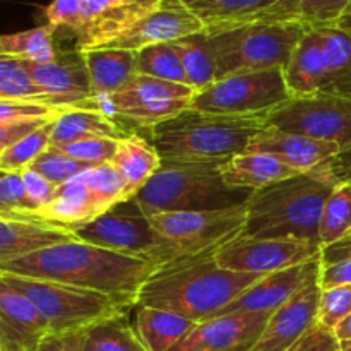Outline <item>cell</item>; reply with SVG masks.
I'll return each mask as SVG.
<instances>
[{
	"mask_svg": "<svg viewBox=\"0 0 351 351\" xmlns=\"http://www.w3.org/2000/svg\"><path fill=\"white\" fill-rule=\"evenodd\" d=\"M307 29L298 23H252L208 33L216 79L239 72L285 69Z\"/></svg>",
	"mask_w": 351,
	"mask_h": 351,
	"instance_id": "obj_7",
	"label": "cell"
},
{
	"mask_svg": "<svg viewBox=\"0 0 351 351\" xmlns=\"http://www.w3.org/2000/svg\"><path fill=\"white\" fill-rule=\"evenodd\" d=\"M350 3L351 0H280L245 24L298 23L305 27L335 26Z\"/></svg>",
	"mask_w": 351,
	"mask_h": 351,
	"instance_id": "obj_28",
	"label": "cell"
},
{
	"mask_svg": "<svg viewBox=\"0 0 351 351\" xmlns=\"http://www.w3.org/2000/svg\"><path fill=\"white\" fill-rule=\"evenodd\" d=\"M53 34L55 29L48 24L19 33L3 34L0 38V55L33 64H48L58 55L53 47Z\"/></svg>",
	"mask_w": 351,
	"mask_h": 351,
	"instance_id": "obj_34",
	"label": "cell"
},
{
	"mask_svg": "<svg viewBox=\"0 0 351 351\" xmlns=\"http://www.w3.org/2000/svg\"><path fill=\"white\" fill-rule=\"evenodd\" d=\"M48 336L50 324L36 305L0 283V351H38Z\"/></svg>",
	"mask_w": 351,
	"mask_h": 351,
	"instance_id": "obj_20",
	"label": "cell"
},
{
	"mask_svg": "<svg viewBox=\"0 0 351 351\" xmlns=\"http://www.w3.org/2000/svg\"><path fill=\"white\" fill-rule=\"evenodd\" d=\"M34 206L24 187L21 171H2L0 177V215L29 213Z\"/></svg>",
	"mask_w": 351,
	"mask_h": 351,
	"instance_id": "obj_46",
	"label": "cell"
},
{
	"mask_svg": "<svg viewBox=\"0 0 351 351\" xmlns=\"http://www.w3.org/2000/svg\"><path fill=\"white\" fill-rule=\"evenodd\" d=\"M341 351H351V343H341Z\"/></svg>",
	"mask_w": 351,
	"mask_h": 351,
	"instance_id": "obj_55",
	"label": "cell"
},
{
	"mask_svg": "<svg viewBox=\"0 0 351 351\" xmlns=\"http://www.w3.org/2000/svg\"><path fill=\"white\" fill-rule=\"evenodd\" d=\"M101 215V209L96 204L88 185L81 180V177H75L67 184L57 187L53 199L43 208L29 213H10L0 216H23L69 230H77L79 226L93 221Z\"/></svg>",
	"mask_w": 351,
	"mask_h": 351,
	"instance_id": "obj_23",
	"label": "cell"
},
{
	"mask_svg": "<svg viewBox=\"0 0 351 351\" xmlns=\"http://www.w3.org/2000/svg\"><path fill=\"white\" fill-rule=\"evenodd\" d=\"M267 125L315 141L351 144V99L332 95L290 96L266 115Z\"/></svg>",
	"mask_w": 351,
	"mask_h": 351,
	"instance_id": "obj_11",
	"label": "cell"
},
{
	"mask_svg": "<svg viewBox=\"0 0 351 351\" xmlns=\"http://www.w3.org/2000/svg\"><path fill=\"white\" fill-rule=\"evenodd\" d=\"M204 23L206 33H218L249 23L280 0H182Z\"/></svg>",
	"mask_w": 351,
	"mask_h": 351,
	"instance_id": "obj_31",
	"label": "cell"
},
{
	"mask_svg": "<svg viewBox=\"0 0 351 351\" xmlns=\"http://www.w3.org/2000/svg\"><path fill=\"white\" fill-rule=\"evenodd\" d=\"M271 315L228 314L199 322L170 351H250Z\"/></svg>",
	"mask_w": 351,
	"mask_h": 351,
	"instance_id": "obj_17",
	"label": "cell"
},
{
	"mask_svg": "<svg viewBox=\"0 0 351 351\" xmlns=\"http://www.w3.org/2000/svg\"><path fill=\"white\" fill-rule=\"evenodd\" d=\"M136 71L137 74L151 75V77L178 82V84H187L180 55H178L173 43L151 45V47L137 51Z\"/></svg>",
	"mask_w": 351,
	"mask_h": 351,
	"instance_id": "obj_38",
	"label": "cell"
},
{
	"mask_svg": "<svg viewBox=\"0 0 351 351\" xmlns=\"http://www.w3.org/2000/svg\"><path fill=\"white\" fill-rule=\"evenodd\" d=\"M65 108L34 101H5L0 99V123L24 122V120H48L53 122Z\"/></svg>",
	"mask_w": 351,
	"mask_h": 351,
	"instance_id": "obj_45",
	"label": "cell"
},
{
	"mask_svg": "<svg viewBox=\"0 0 351 351\" xmlns=\"http://www.w3.org/2000/svg\"><path fill=\"white\" fill-rule=\"evenodd\" d=\"M81 240L74 230L23 216H0V264Z\"/></svg>",
	"mask_w": 351,
	"mask_h": 351,
	"instance_id": "obj_22",
	"label": "cell"
},
{
	"mask_svg": "<svg viewBox=\"0 0 351 351\" xmlns=\"http://www.w3.org/2000/svg\"><path fill=\"white\" fill-rule=\"evenodd\" d=\"M134 311L132 328L147 351H170L199 324L163 308L137 305Z\"/></svg>",
	"mask_w": 351,
	"mask_h": 351,
	"instance_id": "obj_27",
	"label": "cell"
},
{
	"mask_svg": "<svg viewBox=\"0 0 351 351\" xmlns=\"http://www.w3.org/2000/svg\"><path fill=\"white\" fill-rule=\"evenodd\" d=\"M348 235H351V180L336 185L326 201L319 223V242L324 247Z\"/></svg>",
	"mask_w": 351,
	"mask_h": 351,
	"instance_id": "obj_37",
	"label": "cell"
},
{
	"mask_svg": "<svg viewBox=\"0 0 351 351\" xmlns=\"http://www.w3.org/2000/svg\"><path fill=\"white\" fill-rule=\"evenodd\" d=\"M267 115V113H266ZM266 115H215L187 108L151 129L161 160L226 163L245 153L250 141L267 129Z\"/></svg>",
	"mask_w": 351,
	"mask_h": 351,
	"instance_id": "obj_4",
	"label": "cell"
},
{
	"mask_svg": "<svg viewBox=\"0 0 351 351\" xmlns=\"http://www.w3.org/2000/svg\"><path fill=\"white\" fill-rule=\"evenodd\" d=\"M336 185L338 182L326 167L254 191L247 202L243 235L252 239H298L321 245L319 223L326 201Z\"/></svg>",
	"mask_w": 351,
	"mask_h": 351,
	"instance_id": "obj_3",
	"label": "cell"
},
{
	"mask_svg": "<svg viewBox=\"0 0 351 351\" xmlns=\"http://www.w3.org/2000/svg\"><path fill=\"white\" fill-rule=\"evenodd\" d=\"M29 168L36 171V173H40L41 177L47 178L48 182H51L55 187H60V185L67 184L72 178L79 177L82 171L93 167L88 163H82V161L74 160V158L65 154L58 147L50 146L29 165Z\"/></svg>",
	"mask_w": 351,
	"mask_h": 351,
	"instance_id": "obj_42",
	"label": "cell"
},
{
	"mask_svg": "<svg viewBox=\"0 0 351 351\" xmlns=\"http://www.w3.org/2000/svg\"><path fill=\"white\" fill-rule=\"evenodd\" d=\"M221 177L226 185L247 191H259V189L273 185L276 182L302 175L293 170L280 158L267 153H242L233 156L219 167Z\"/></svg>",
	"mask_w": 351,
	"mask_h": 351,
	"instance_id": "obj_26",
	"label": "cell"
},
{
	"mask_svg": "<svg viewBox=\"0 0 351 351\" xmlns=\"http://www.w3.org/2000/svg\"><path fill=\"white\" fill-rule=\"evenodd\" d=\"M129 134L120 129L113 119L98 110L89 108H67L57 117L51 132V146L62 147L65 144L77 143L84 139H123Z\"/></svg>",
	"mask_w": 351,
	"mask_h": 351,
	"instance_id": "obj_29",
	"label": "cell"
},
{
	"mask_svg": "<svg viewBox=\"0 0 351 351\" xmlns=\"http://www.w3.org/2000/svg\"><path fill=\"white\" fill-rule=\"evenodd\" d=\"M81 55L91 81L93 99L110 98L137 74V51L96 48L81 51Z\"/></svg>",
	"mask_w": 351,
	"mask_h": 351,
	"instance_id": "obj_25",
	"label": "cell"
},
{
	"mask_svg": "<svg viewBox=\"0 0 351 351\" xmlns=\"http://www.w3.org/2000/svg\"><path fill=\"white\" fill-rule=\"evenodd\" d=\"M158 269V264L146 259L113 252L82 240L0 264V271L5 273L58 281L136 304L141 288Z\"/></svg>",
	"mask_w": 351,
	"mask_h": 351,
	"instance_id": "obj_1",
	"label": "cell"
},
{
	"mask_svg": "<svg viewBox=\"0 0 351 351\" xmlns=\"http://www.w3.org/2000/svg\"><path fill=\"white\" fill-rule=\"evenodd\" d=\"M79 177L89 187L103 215L108 209L120 204V202L130 201L129 194H127L125 182H123V178L120 177V173L112 163L88 168Z\"/></svg>",
	"mask_w": 351,
	"mask_h": 351,
	"instance_id": "obj_39",
	"label": "cell"
},
{
	"mask_svg": "<svg viewBox=\"0 0 351 351\" xmlns=\"http://www.w3.org/2000/svg\"><path fill=\"white\" fill-rule=\"evenodd\" d=\"M321 281L314 278L290 302L271 314L263 335L250 351H290L317 324Z\"/></svg>",
	"mask_w": 351,
	"mask_h": 351,
	"instance_id": "obj_18",
	"label": "cell"
},
{
	"mask_svg": "<svg viewBox=\"0 0 351 351\" xmlns=\"http://www.w3.org/2000/svg\"><path fill=\"white\" fill-rule=\"evenodd\" d=\"M319 281L322 288L351 285V235L322 247L319 254Z\"/></svg>",
	"mask_w": 351,
	"mask_h": 351,
	"instance_id": "obj_40",
	"label": "cell"
},
{
	"mask_svg": "<svg viewBox=\"0 0 351 351\" xmlns=\"http://www.w3.org/2000/svg\"><path fill=\"white\" fill-rule=\"evenodd\" d=\"M38 351H82V332L67 336H48Z\"/></svg>",
	"mask_w": 351,
	"mask_h": 351,
	"instance_id": "obj_51",
	"label": "cell"
},
{
	"mask_svg": "<svg viewBox=\"0 0 351 351\" xmlns=\"http://www.w3.org/2000/svg\"><path fill=\"white\" fill-rule=\"evenodd\" d=\"M0 99L51 105L50 96L34 82L24 62L3 55H0Z\"/></svg>",
	"mask_w": 351,
	"mask_h": 351,
	"instance_id": "obj_36",
	"label": "cell"
},
{
	"mask_svg": "<svg viewBox=\"0 0 351 351\" xmlns=\"http://www.w3.org/2000/svg\"><path fill=\"white\" fill-rule=\"evenodd\" d=\"M216 161L161 160L151 180L137 192L134 201L146 213L218 211L247 206L252 191L230 187Z\"/></svg>",
	"mask_w": 351,
	"mask_h": 351,
	"instance_id": "obj_5",
	"label": "cell"
},
{
	"mask_svg": "<svg viewBox=\"0 0 351 351\" xmlns=\"http://www.w3.org/2000/svg\"><path fill=\"white\" fill-rule=\"evenodd\" d=\"M82 351H147L127 315L110 319L82 332Z\"/></svg>",
	"mask_w": 351,
	"mask_h": 351,
	"instance_id": "obj_35",
	"label": "cell"
},
{
	"mask_svg": "<svg viewBox=\"0 0 351 351\" xmlns=\"http://www.w3.org/2000/svg\"><path fill=\"white\" fill-rule=\"evenodd\" d=\"M290 351H341V343L335 332L315 324Z\"/></svg>",
	"mask_w": 351,
	"mask_h": 351,
	"instance_id": "obj_50",
	"label": "cell"
},
{
	"mask_svg": "<svg viewBox=\"0 0 351 351\" xmlns=\"http://www.w3.org/2000/svg\"><path fill=\"white\" fill-rule=\"evenodd\" d=\"M219 249L180 257L160 267L141 288L137 305L163 308L195 322L216 317L226 305L266 276L225 269L216 261Z\"/></svg>",
	"mask_w": 351,
	"mask_h": 351,
	"instance_id": "obj_2",
	"label": "cell"
},
{
	"mask_svg": "<svg viewBox=\"0 0 351 351\" xmlns=\"http://www.w3.org/2000/svg\"><path fill=\"white\" fill-rule=\"evenodd\" d=\"M319 276V257L285 271L266 274L239 298L226 305L218 315L264 314L271 315L290 302L302 288ZM216 315V317H218Z\"/></svg>",
	"mask_w": 351,
	"mask_h": 351,
	"instance_id": "obj_15",
	"label": "cell"
},
{
	"mask_svg": "<svg viewBox=\"0 0 351 351\" xmlns=\"http://www.w3.org/2000/svg\"><path fill=\"white\" fill-rule=\"evenodd\" d=\"M149 219L153 228L173 243L182 257L199 256L243 235L247 206L218 211L161 213Z\"/></svg>",
	"mask_w": 351,
	"mask_h": 351,
	"instance_id": "obj_12",
	"label": "cell"
},
{
	"mask_svg": "<svg viewBox=\"0 0 351 351\" xmlns=\"http://www.w3.org/2000/svg\"><path fill=\"white\" fill-rule=\"evenodd\" d=\"M161 0H81L82 29L75 50H96L160 5Z\"/></svg>",
	"mask_w": 351,
	"mask_h": 351,
	"instance_id": "obj_16",
	"label": "cell"
},
{
	"mask_svg": "<svg viewBox=\"0 0 351 351\" xmlns=\"http://www.w3.org/2000/svg\"><path fill=\"white\" fill-rule=\"evenodd\" d=\"M55 122V120H53ZM50 123L48 120H24V122H9L0 123V153L9 149L16 143L23 141L24 137L31 136L38 129Z\"/></svg>",
	"mask_w": 351,
	"mask_h": 351,
	"instance_id": "obj_49",
	"label": "cell"
},
{
	"mask_svg": "<svg viewBox=\"0 0 351 351\" xmlns=\"http://www.w3.org/2000/svg\"><path fill=\"white\" fill-rule=\"evenodd\" d=\"M351 314V285L322 288L319 300L317 326L335 332L339 322Z\"/></svg>",
	"mask_w": 351,
	"mask_h": 351,
	"instance_id": "obj_43",
	"label": "cell"
},
{
	"mask_svg": "<svg viewBox=\"0 0 351 351\" xmlns=\"http://www.w3.org/2000/svg\"><path fill=\"white\" fill-rule=\"evenodd\" d=\"M324 45L326 79L322 95L351 99V36L338 26L319 27Z\"/></svg>",
	"mask_w": 351,
	"mask_h": 351,
	"instance_id": "obj_32",
	"label": "cell"
},
{
	"mask_svg": "<svg viewBox=\"0 0 351 351\" xmlns=\"http://www.w3.org/2000/svg\"><path fill=\"white\" fill-rule=\"evenodd\" d=\"M335 336L339 343H351V314L335 329Z\"/></svg>",
	"mask_w": 351,
	"mask_h": 351,
	"instance_id": "obj_53",
	"label": "cell"
},
{
	"mask_svg": "<svg viewBox=\"0 0 351 351\" xmlns=\"http://www.w3.org/2000/svg\"><path fill=\"white\" fill-rule=\"evenodd\" d=\"M24 62V60H23ZM34 82L50 96L51 105L81 108L91 98V81L81 51H58L48 64L24 62Z\"/></svg>",
	"mask_w": 351,
	"mask_h": 351,
	"instance_id": "obj_19",
	"label": "cell"
},
{
	"mask_svg": "<svg viewBox=\"0 0 351 351\" xmlns=\"http://www.w3.org/2000/svg\"><path fill=\"white\" fill-rule=\"evenodd\" d=\"M0 283L9 285L29 298L45 315L53 336L84 332L99 322L129 315V312L137 307L132 300H123L58 281L19 276L5 271H0Z\"/></svg>",
	"mask_w": 351,
	"mask_h": 351,
	"instance_id": "obj_6",
	"label": "cell"
},
{
	"mask_svg": "<svg viewBox=\"0 0 351 351\" xmlns=\"http://www.w3.org/2000/svg\"><path fill=\"white\" fill-rule=\"evenodd\" d=\"M180 55L187 84L195 91L208 88L216 81V60L209 45L208 33H197L171 41Z\"/></svg>",
	"mask_w": 351,
	"mask_h": 351,
	"instance_id": "obj_33",
	"label": "cell"
},
{
	"mask_svg": "<svg viewBox=\"0 0 351 351\" xmlns=\"http://www.w3.org/2000/svg\"><path fill=\"white\" fill-rule=\"evenodd\" d=\"M51 132H53V122L47 123L31 136L24 137L23 141L10 146L9 149L2 151L0 153V170L23 171L24 168H29V165L51 146Z\"/></svg>",
	"mask_w": 351,
	"mask_h": 351,
	"instance_id": "obj_41",
	"label": "cell"
},
{
	"mask_svg": "<svg viewBox=\"0 0 351 351\" xmlns=\"http://www.w3.org/2000/svg\"><path fill=\"white\" fill-rule=\"evenodd\" d=\"M122 141V139H120ZM119 139H106V137H96V139H84L77 143L65 144L58 147L69 154L74 160L88 163L91 167H99V165L112 163L115 158L117 149H119Z\"/></svg>",
	"mask_w": 351,
	"mask_h": 351,
	"instance_id": "obj_44",
	"label": "cell"
},
{
	"mask_svg": "<svg viewBox=\"0 0 351 351\" xmlns=\"http://www.w3.org/2000/svg\"><path fill=\"white\" fill-rule=\"evenodd\" d=\"M45 17L48 26L53 27L55 33L64 29L77 36L79 31L82 29L81 0H51L45 7Z\"/></svg>",
	"mask_w": 351,
	"mask_h": 351,
	"instance_id": "obj_47",
	"label": "cell"
},
{
	"mask_svg": "<svg viewBox=\"0 0 351 351\" xmlns=\"http://www.w3.org/2000/svg\"><path fill=\"white\" fill-rule=\"evenodd\" d=\"M290 98L283 69L239 72L194 95L191 108L215 115H266Z\"/></svg>",
	"mask_w": 351,
	"mask_h": 351,
	"instance_id": "obj_9",
	"label": "cell"
},
{
	"mask_svg": "<svg viewBox=\"0 0 351 351\" xmlns=\"http://www.w3.org/2000/svg\"><path fill=\"white\" fill-rule=\"evenodd\" d=\"M339 151L341 147L335 143L281 132L274 127H267L257 134L247 147V153L273 154L300 173H312L329 167Z\"/></svg>",
	"mask_w": 351,
	"mask_h": 351,
	"instance_id": "obj_21",
	"label": "cell"
},
{
	"mask_svg": "<svg viewBox=\"0 0 351 351\" xmlns=\"http://www.w3.org/2000/svg\"><path fill=\"white\" fill-rule=\"evenodd\" d=\"M195 89L187 84L136 74L110 98L88 99L89 110H98L112 119L120 115L141 127L153 129L158 123L191 108Z\"/></svg>",
	"mask_w": 351,
	"mask_h": 351,
	"instance_id": "obj_10",
	"label": "cell"
},
{
	"mask_svg": "<svg viewBox=\"0 0 351 351\" xmlns=\"http://www.w3.org/2000/svg\"><path fill=\"white\" fill-rule=\"evenodd\" d=\"M319 243L298 239H252L240 235L216 254L221 267L235 273L271 274L308 263L321 254Z\"/></svg>",
	"mask_w": 351,
	"mask_h": 351,
	"instance_id": "obj_13",
	"label": "cell"
},
{
	"mask_svg": "<svg viewBox=\"0 0 351 351\" xmlns=\"http://www.w3.org/2000/svg\"><path fill=\"white\" fill-rule=\"evenodd\" d=\"M112 165L125 182L129 199H134L158 171L161 156L151 141L137 134H129L120 141Z\"/></svg>",
	"mask_w": 351,
	"mask_h": 351,
	"instance_id": "obj_30",
	"label": "cell"
},
{
	"mask_svg": "<svg viewBox=\"0 0 351 351\" xmlns=\"http://www.w3.org/2000/svg\"><path fill=\"white\" fill-rule=\"evenodd\" d=\"M204 31V23L182 0H161L156 9L141 17L101 48L141 51L151 45L171 43Z\"/></svg>",
	"mask_w": 351,
	"mask_h": 351,
	"instance_id": "obj_14",
	"label": "cell"
},
{
	"mask_svg": "<svg viewBox=\"0 0 351 351\" xmlns=\"http://www.w3.org/2000/svg\"><path fill=\"white\" fill-rule=\"evenodd\" d=\"M335 26H338L339 29H343L345 33H348L351 36V3L348 7L345 9V12L341 14V17H339L338 21H336Z\"/></svg>",
	"mask_w": 351,
	"mask_h": 351,
	"instance_id": "obj_54",
	"label": "cell"
},
{
	"mask_svg": "<svg viewBox=\"0 0 351 351\" xmlns=\"http://www.w3.org/2000/svg\"><path fill=\"white\" fill-rule=\"evenodd\" d=\"M74 232L82 242L125 256L141 257L160 267L182 257L177 247L153 228L149 216H146L134 199L120 202Z\"/></svg>",
	"mask_w": 351,
	"mask_h": 351,
	"instance_id": "obj_8",
	"label": "cell"
},
{
	"mask_svg": "<svg viewBox=\"0 0 351 351\" xmlns=\"http://www.w3.org/2000/svg\"><path fill=\"white\" fill-rule=\"evenodd\" d=\"M329 173L338 184L351 180V144L339 151L338 156L329 165Z\"/></svg>",
	"mask_w": 351,
	"mask_h": 351,
	"instance_id": "obj_52",
	"label": "cell"
},
{
	"mask_svg": "<svg viewBox=\"0 0 351 351\" xmlns=\"http://www.w3.org/2000/svg\"><path fill=\"white\" fill-rule=\"evenodd\" d=\"M290 96H311L324 93L326 58L319 27H308L283 69Z\"/></svg>",
	"mask_w": 351,
	"mask_h": 351,
	"instance_id": "obj_24",
	"label": "cell"
},
{
	"mask_svg": "<svg viewBox=\"0 0 351 351\" xmlns=\"http://www.w3.org/2000/svg\"><path fill=\"white\" fill-rule=\"evenodd\" d=\"M21 177H23L27 195H29L31 202H33L34 211L43 208V206H47L48 202L53 199L57 187H55L51 182H48L45 177H41L40 173H36V171L31 170V168H24V170L21 171Z\"/></svg>",
	"mask_w": 351,
	"mask_h": 351,
	"instance_id": "obj_48",
	"label": "cell"
}]
</instances>
